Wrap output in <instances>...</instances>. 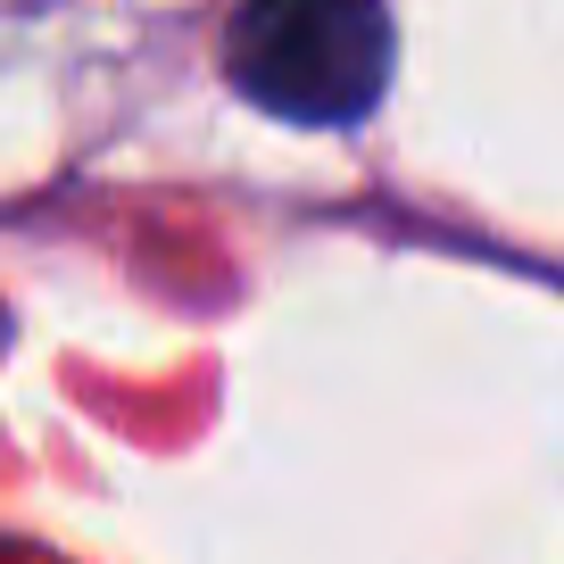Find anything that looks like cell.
I'll return each instance as SVG.
<instances>
[{"instance_id":"obj_1","label":"cell","mask_w":564,"mask_h":564,"mask_svg":"<svg viewBox=\"0 0 564 564\" xmlns=\"http://www.w3.org/2000/svg\"><path fill=\"white\" fill-rule=\"evenodd\" d=\"M225 75L265 117L357 124L390 84V18L382 0H241Z\"/></svg>"}]
</instances>
